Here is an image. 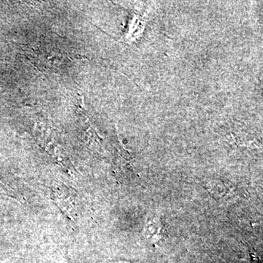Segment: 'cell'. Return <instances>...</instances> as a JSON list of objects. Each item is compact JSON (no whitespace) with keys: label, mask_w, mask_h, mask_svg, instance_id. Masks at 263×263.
<instances>
[{"label":"cell","mask_w":263,"mask_h":263,"mask_svg":"<svg viewBox=\"0 0 263 263\" xmlns=\"http://www.w3.org/2000/svg\"><path fill=\"white\" fill-rule=\"evenodd\" d=\"M118 263H124V262H118Z\"/></svg>","instance_id":"3957f363"},{"label":"cell","mask_w":263,"mask_h":263,"mask_svg":"<svg viewBox=\"0 0 263 263\" xmlns=\"http://www.w3.org/2000/svg\"><path fill=\"white\" fill-rule=\"evenodd\" d=\"M53 200L57 206L67 214L71 219H75L77 216V211L75 202L70 195L62 190H55L53 194Z\"/></svg>","instance_id":"6da1fadb"},{"label":"cell","mask_w":263,"mask_h":263,"mask_svg":"<svg viewBox=\"0 0 263 263\" xmlns=\"http://www.w3.org/2000/svg\"><path fill=\"white\" fill-rule=\"evenodd\" d=\"M145 233L151 241L157 242L162 239L164 234V227L159 218H154L147 223Z\"/></svg>","instance_id":"7a4b0ae2"}]
</instances>
